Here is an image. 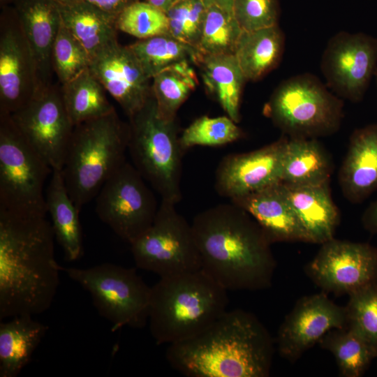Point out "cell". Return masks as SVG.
Listing matches in <instances>:
<instances>
[{
    "label": "cell",
    "mask_w": 377,
    "mask_h": 377,
    "mask_svg": "<svg viewBox=\"0 0 377 377\" xmlns=\"http://www.w3.org/2000/svg\"><path fill=\"white\" fill-rule=\"evenodd\" d=\"M283 186L309 242L322 244L334 238L339 223V212L332 198L330 182Z\"/></svg>",
    "instance_id": "cell-22"
},
{
    "label": "cell",
    "mask_w": 377,
    "mask_h": 377,
    "mask_svg": "<svg viewBox=\"0 0 377 377\" xmlns=\"http://www.w3.org/2000/svg\"><path fill=\"white\" fill-rule=\"evenodd\" d=\"M306 272L324 291L349 295L377 280V248L332 238L322 244Z\"/></svg>",
    "instance_id": "cell-14"
},
{
    "label": "cell",
    "mask_w": 377,
    "mask_h": 377,
    "mask_svg": "<svg viewBox=\"0 0 377 377\" xmlns=\"http://www.w3.org/2000/svg\"><path fill=\"white\" fill-rule=\"evenodd\" d=\"M334 355L340 374L345 377H360L376 358L367 343L348 328L333 329L318 342Z\"/></svg>",
    "instance_id": "cell-32"
},
{
    "label": "cell",
    "mask_w": 377,
    "mask_h": 377,
    "mask_svg": "<svg viewBox=\"0 0 377 377\" xmlns=\"http://www.w3.org/2000/svg\"><path fill=\"white\" fill-rule=\"evenodd\" d=\"M232 14L242 31L279 25L278 0H235Z\"/></svg>",
    "instance_id": "cell-39"
},
{
    "label": "cell",
    "mask_w": 377,
    "mask_h": 377,
    "mask_svg": "<svg viewBox=\"0 0 377 377\" xmlns=\"http://www.w3.org/2000/svg\"><path fill=\"white\" fill-rule=\"evenodd\" d=\"M364 228L373 234H377V200L365 210L362 217Z\"/></svg>",
    "instance_id": "cell-41"
},
{
    "label": "cell",
    "mask_w": 377,
    "mask_h": 377,
    "mask_svg": "<svg viewBox=\"0 0 377 377\" xmlns=\"http://www.w3.org/2000/svg\"><path fill=\"white\" fill-rule=\"evenodd\" d=\"M116 25L118 31L138 39L169 34L165 13L141 0L126 7L117 17Z\"/></svg>",
    "instance_id": "cell-36"
},
{
    "label": "cell",
    "mask_w": 377,
    "mask_h": 377,
    "mask_svg": "<svg viewBox=\"0 0 377 377\" xmlns=\"http://www.w3.org/2000/svg\"><path fill=\"white\" fill-rule=\"evenodd\" d=\"M243 131L228 116L195 119L180 135L184 151L194 146L218 147L235 142L244 137Z\"/></svg>",
    "instance_id": "cell-35"
},
{
    "label": "cell",
    "mask_w": 377,
    "mask_h": 377,
    "mask_svg": "<svg viewBox=\"0 0 377 377\" xmlns=\"http://www.w3.org/2000/svg\"><path fill=\"white\" fill-rule=\"evenodd\" d=\"M263 114L289 138H316L335 133L343 119V100L309 73L283 80L273 91Z\"/></svg>",
    "instance_id": "cell-7"
},
{
    "label": "cell",
    "mask_w": 377,
    "mask_h": 377,
    "mask_svg": "<svg viewBox=\"0 0 377 377\" xmlns=\"http://www.w3.org/2000/svg\"><path fill=\"white\" fill-rule=\"evenodd\" d=\"M242 32L232 13L207 7L198 49L203 54H234Z\"/></svg>",
    "instance_id": "cell-33"
},
{
    "label": "cell",
    "mask_w": 377,
    "mask_h": 377,
    "mask_svg": "<svg viewBox=\"0 0 377 377\" xmlns=\"http://www.w3.org/2000/svg\"><path fill=\"white\" fill-rule=\"evenodd\" d=\"M201 269L226 290L268 288L276 265L271 242L256 221L232 202L214 205L191 223Z\"/></svg>",
    "instance_id": "cell-2"
},
{
    "label": "cell",
    "mask_w": 377,
    "mask_h": 377,
    "mask_svg": "<svg viewBox=\"0 0 377 377\" xmlns=\"http://www.w3.org/2000/svg\"><path fill=\"white\" fill-rule=\"evenodd\" d=\"M48 326L20 315L0 323V377H16L30 362Z\"/></svg>",
    "instance_id": "cell-24"
},
{
    "label": "cell",
    "mask_w": 377,
    "mask_h": 377,
    "mask_svg": "<svg viewBox=\"0 0 377 377\" xmlns=\"http://www.w3.org/2000/svg\"><path fill=\"white\" fill-rule=\"evenodd\" d=\"M206 9L201 0H178L165 12L169 34L198 48Z\"/></svg>",
    "instance_id": "cell-38"
},
{
    "label": "cell",
    "mask_w": 377,
    "mask_h": 377,
    "mask_svg": "<svg viewBox=\"0 0 377 377\" xmlns=\"http://www.w3.org/2000/svg\"><path fill=\"white\" fill-rule=\"evenodd\" d=\"M347 327L346 308L324 293L300 299L279 328L276 343L280 355L295 361L329 331Z\"/></svg>",
    "instance_id": "cell-16"
},
{
    "label": "cell",
    "mask_w": 377,
    "mask_h": 377,
    "mask_svg": "<svg viewBox=\"0 0 377 377\" xmlns=\"http://www.w3.org/2000/svg\"><path fill=\"white\" fill-rule=\"evenodd\" d=\"M320 69L334 94L343 100L361 102L377 69V38L339 31L327 43Z\"/></svg>",
    "instance_id": "cell-12"
},
{
    "label": "cell",
    "mask_w": 377,
    "mask_h": 377,
    "mask_svg": "<svg viewBox=\"0 0 377 377\" xmlns=\"http://www.w3.org/2000/svg\"><path fill=\"white\" fill-rule=\"evenodd\" d=\"M151 79L164 69L184 61L197 65L202 54L193 46L182 42L170 34L139 39L128 45Z\"/></svg>",
    "instance_id": "cell-30"
},
{
    "label": "cell",
    "mask_w": 377,
    "mask_h": 377,
    "mask_svg": "<svg viewBox=\"0 0 377 377\" xmlns=\"http://www.w3.org/2000/svg\"><path fill=\"white\" fill-rule=\"evenodd\" d=\"M330 156L316 138L288 139L281 170V182L290 186H309L330 182Z\"/></svg>",
    "instance_id": "cell-26"
},
{
    "label": "cell",
    "mask_w": 377,
    "mask_h": 377,
    "mask_svg": "<svg viewBox=\"0 0 377 377\" xmlns=\"http://www.w3.org/2000/svg\"><path fill=\"white\" fill-rule=\"evenodd\" d=\"M61 89L66 111L74 126L115 110L107 98L105 89L89 68L61 84Z\"/></svg>",
    "instance_id": "cell-29"
},
{
    "label": "cell",
    "mask_w": 377,
    "mask_h": 377,
    "mask_svg": "<svg viewBox=\"0 0 377 377\" xmlns=\"http://www.w3.org/2000/svg\"><path fill=\"white\" fill-rule=\"evenodd\" d=\"M29 144L52 170H62L74 125L66 111L61 89L39 87L31 98L10 114Z\"/></svg>",
    "instance_id": "cell-13"
},
{
    "label": "cell",
    "mask_w": 377,
    "mask_h": 377,
    "mask_svg": "<svg viewBox=\"0 0 377 377\" xmlns=\"http://www.w3.org/2000/svg\"><path fill=\"white\" fill-rule=\"evenodd\" d=\"M374 76L376 77V85H377V69H376V73H375Z\"/></svg>",
    "instance_id": "cell-45"
},
{
    "label": "cell",
    "mask_w": 377,
    "mask_h": 377,
    "mask_svg": "<svg viewBox=\"0 0 377 377\" xmlns=\"http://www.w3.org/2000/svg\"><path fill=\"white\" fill-rule=\"evenodd\" d=\"M57 5L62 24L82 44L91 61L117 42L116 16L80 0Z\"/></svg>",
    "instance_id": "cell-23"
},
{
    "label": "cell",
    "mask_w": 377,
    "mask_h": 377,
    "mask_svg": "<svg viewBox=\"0 0 377 377\" xmlns=\"http://www.w3.org/2000/svg\"><path fill=\"white\" fill-rule=\"evenodd\" d=\"M101 10L117 17L128 5L138 0H80Z\"/></svg>",
    "instance_id": "cell-40"
},
{
    "label": "cell",
    "mask_w": 377,
    "mask_h": 377,
    "mask_svg": "<svg viewBox=\"0 0 377 377\" xmlns=\"http://www.w3.org/2000/svg\"><path fill=\"white\" fill-rule=\"evenodd\" d=\"M17 17L34 58L38 88L51 84L52 51L61 25L54 0H20Z\"/></svg>",
    "instance_id": "cell-21"
},
{
    "label": "cell",
    "mask_w": 377,
    "mask_h": 377,
    "mask_svg": "<svg viewBox=\"0 0 377 377\" xmlns=\"http://www.w3.org/2000/svg\"><path fill=\"white\" fill-rule=\"evenodd\" d=\"M227 292L202 269L160 278L151 286L148 319L156 343L201 333L227 311Z\"/></svg>",
    "instance_id": "cell-4"
},
{
    "label": "cell",
    "mask_w": 377,
    "mask_h": 377,
    "mask_svg": "<svg viewBox=\"0 0 377 377\" xmlns=\"http://www.w3.org/2000/svg\"><path fill=\"white\" fill-rule=\"evenodd\" d=\"M267 330L251 313L226 311L201 333L169 344V364L188 377H267L274 355Z\"/></svg>",
    "instance_id": "cell-3"
},
{
    "label": "cell",
    "mask_w": 377,
    "mask_h": 377,
    "mask_svg": "<svg viewBox=\"0 0 377 377\" xmlns=\"http://www.w3.org/2000/svg\"><path fill=\"white\" fill-rule=\"evenodd\" d=\"M288 138L256 150L227 154L215 171L214 188L230 200L281 182L282 161Z\"/></svg>",
    "instance_id": "cell-15"
},
{
    "label": "cell",
    "mask_w": 377,
    "mask_h": 377,
    "mask_svg": "<svg viewBox=\"0 0 377 377\" xmlns=\"http://www.w3.org/2000/svg\"><path fill=\"white\" fill-rule=\"evenodd\" d=\"M197 66L200 68L203 82L237 124L241 119L240 105L244 84L246 81L234 54H203Z\"/></svg>",
    "instance_id": "cell-27"
},
{
    "label": "cell",
    "mask_w": 377,
    "mask_h": 377,
    "mask_svg": "<svg viewBox=\"0 0 377 377\" xmlns=\"http://www.w3.org/2000/svg\"><path fill=\"white\" fill-rule=\"evenodd\" d=\"M52 171L10 114L0 112V211L22 216H46L44 186Z\"/></svg>",
    "instance_id": "cell-8"
},
{
    "label": "cell",
    "mask_w": 377,
    "mask_h": 377,
    "mask_svg": "<svg viewBox=\"0 0 377 377\" xmlns=\"http://www.w3.org/2000/svg\"><path fill=\"white\" fill-rule=\"evenodd\" d=\"M61 270L89 293L112 332L124 327L142 328L147 323L151 287L135 268L103 263L87 268L61 266Z\"/></svg>",
    "instance_id": "cell-9"
},
{
    "label": "cell",
    "mask_w": 377,
    "mask_h": 377,
    "mask_svg": "<svg viewBox=\"0 0 377 377\" xmlns=\"http://www.w3.org/2000/svg\"><path fill=\"white\" fill-rule=\"evenodd\" d=\"M147 183L134 165L126 161L96 197L100 220L129 244L149 229L158 209Z\"/></svg>",
    "instance_id": "cell-11"
},
{
    "label": "cell",
    "mask_w": 377,
    "mask_h": 377,
    "mask_svg": "<svg viewBox=\"0 0 377 377\" xmlns=\"http://www.w3.org/2000/svg\"><path fill=\"white\" fill-rule=\"evenodd\" d=\"M344 196L360 203L377 190V123L356 128L339 172Z\"/></svg>",
    "instance_id": "cell-20"
},
{
    "label": "cell",
    "mask_w": 377,
    "mask_h": 377,
    "mask_svg": "<svg viewBox=\"0 0 377 377\" xmlns=\"http://www.w3.org/2000/svg\"><path fill=\"white\" fill-rule=\"evenodd\" d=\"M153 6L166 12L178 0H142Z\"/></svg>",
    "instance_id": "cell-43"
},
{
    "label": "cell",
    "mask_w": 377,
    "mask_h": 377,
    "mask_svg": "<svg viewBox=\"0 0 377 377\" xmlns=\"http://www.w3.org/2000/svg\"><path fill=\"white\" fill-rule=\"evenodd\" d=\"M54 1H56L57 3H68L77 1L80 0H54Z\"/></svg>",
    "instance_id": "cell-44"
},
{
    "label": "cell",
    "mask_w": 377,
    "mask_h": 377,
    "mask_svg": "<svg viewBox=\"0 0 377 377\" xmlns=\"http://www.w3.org/2000/svg\"><path fill=\"white\" fill-rule=\"evenodd\" d=\"M284 49L285 35L276 25L242 31L234 55L246 81L256 82L279 66Z\"/></svg>",
    "instance_id": "cell-28"
},
{
    "label": "cell",
    "mask_w": 377,
    "mask_h": 377,
    "mask_svg": "<svg viewBox=\"0 0 377 377\" xmlns=\"http://www.w3.org/2000/svg\"><path fill=\"white\" fill-rule=\"evenodd\" d=\"M54 238L46 216L0 211V320L39 315L51 306L61 272Z\"/></svg>",
    "instance_id": "cell-1"
},
{
    "label": "cell",
    "mask_w": 377,
    "mask_h": 377,
    "mask_svg": "<svg viewBox=\"0 0 377 377\" xmlns=\"http://www.w3.org/2000/svg\"><path fill=\"white\" fill-rule=\"evenodd\" d=\"M129 119L128 151L133 165L161 198L174 204L182 198L184 154L177 119L162 118L153 94Z\"/></svg>",
    "instance_id": "cell-6"
},
{
    "label": "cell",
    "mask_w": 377,
    "mask_h": 377,
    "mask_svg": "<svg viewBox=\"0 0 377 377\" xmlns=\"http://www.w3.org/2000/svg\"><path fill=\"white\" fill-rule=\"evenodd\" d=\"M90 64L84 47L61 22L52 51V69L61 84L89 68Z\"/></svg>",
    "instance_id": "cell-37"
},
{
    "label": "cell",
    "mask_w": 377,
    "mask_h": 377,
    "mask_svg": "<svg viewBox=\"0 0 377 377\" xmlns=\"http://www.w3.org/2000/svg\"><path fill=\"white\" fill-rule=\"evenodd\" d=\"M89 68L129 118L152 94L151 79L128 46L118 41L91 61Z\"/></svg>",
    "instance_id": "cell-18"
},
{
    "label": "cell",
    "mask_w": 377,
    "mask_h": 377,
    "mask_svg": "<svg viewBox=\"0 0 377 377\" xmlns=\"http://www.w3.org/2000/svg\"><path fill=\"white\" fill-rule=\"evenodd\" d=\"M346 308L347 328L359 336L377 357V280L351 293Z\"/></svg>",
    "instance_id": "cell-34"
},
{
    "label": "cell",
    "mask_w": 377,
    "mask_h": 377,
    "mask_svg": "<svg viewBox=\"0 0 377 377\" xmlns=\"http://www.w3.org/2000/svg\"><path fill=\"white\" fill-rule=\"evenodd\" d=\"M191 64L184 61L172 65L152 77V94L162 118L177 119L179 108L196 88L198 79Z\"/></svg>",
    "instance_id": "cell-31"
},
{
    "label": "cell",
    "mask_w": 377,
    "mask_h": 377,
    "mask_svg": "<svg viewBox=\"0 0 377 377\" xmlns=\"http://www.w3.org/2000/svg\"><path fill=\"white\" fill-rule=\"evenodd\" d=\"M47 211L52 219L55 239L64 259L72 262L83 255V237L79 214L66 189L61 170H54L45 192Z\"/></svg>",
    "instance_id": "cell-25"
},
{
    "label": "cell",
    "mask_w": 377,
    "mask_h": 377,
    "mask_svg": "<svg viewBox=\"0 0 377 377\" xmlns=\"http://www.w3.org/2000/svg\"><path fill=\"white\" fill-rule=\"evenodd\" d=\"M206 8L216 6L226 11L232 13L235 0H201Z\"/></svg>",
    "instance_id": "cell-42"
},
{
    "label": "cell",
    "mask_w": 377,
    "mask_h": 377,
    "mask_svg": "<svg viewBox=\"0 0 377 377\" xmlns=\"http://www.w3.org/2000/svg\"><path fill=\"white\" fill-rule=\"evenodd\" d=\"M38 89L33 53L17 17L0 29V112L12 114Z\"/></svg>",
    "instance_id": "cell-17"
},
{
    "label": "cell",
    "mask_w": 377,
    "mask_h": 377,
    "mask_svg": "<svg viewBox=\"0 0 377 377\" xmlns=\"http://www.w3.org/2000/svg\"><path fill=\"white\" fill-rule=\"evenodd\" d=\"M230 201L256 221L271 243L309 242L281 182Z\"/></svg>",
    "instance_id": "cell-19"
},
{
    "label": "cell",
    "mask_w": 377,
    "mask_h": 377,
    "mask_svg": "<svg viewBox=\"0 0 377 377\" xmlns=\"http://www.w3.org/2000/svg\"><path fill=\"white\" fill-rule=\"evenodd\" d=\"M161 200L155 219L131 245L137 267L161 277L201 269L200 252L191 223L175 208Z\"/></svg>",
    "instance_id": "cell-10"
},
{
    "label": "cell",
    "mask_w": 377,
    "mask_h": 377,
    "mask_svg": "<svg viewBox=\"0 0 377 377\" xmlns=\"http://www.w3.org/2000/svg\"><path fill=\"white\" fill-rule=\"evenodd\" d=\"M128 140V123L116 110L74 126L61 173L80 211L126 161Z\"/></svg>",
    "instance_id": "cell-5"
}]
</instances>
